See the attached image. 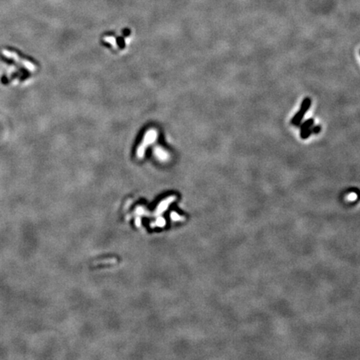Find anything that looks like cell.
<instances>
[{
  "instance_id": "cell-6",
  "label": "cell",
  "mask_w": 360,
  "mask_h": 360,
  "mask_svg": "<svg viewBox=\"0 0 360 360\" xmlns=\"http://www.w3.org/2000/svg\"><path fill=\"white\" fill-rule=\"evenodd\" d=\"M310 135H312L311 129L310 128L308 129L303 130V131H300V137L303 139H307L308 138L310 137Z\"/></svg>"
},
{
  "instance_id": "cell-4",
  "label": "cell",
  "mask_w": 360,
  "mask_h": 360,
  "mask_svg": "<svg viewBox=\"0 0 360 360\" xmlns=\"http://www.w3.org/2000/svg\"><path fill=\"white\" fill-rule=\"evenodd\" d=\"M311 104H312L311 98H308V97L305 98L303 100V102H302L299 111H300V112H302L303 114H305L308 110H309V108H310V107H311Z\"/></svg>"
},
{
  "instance_id": "cell-3",
  "label": "cell",
  "mask_w": 360,
  "mask_h": 360,
  "mask_svg": "<svg viewBox=\"0 0 360 360\" xmlns=\"http://www.w3.org/2000/svg\"><path fill=\"white\" fill-rule=\"evenodd\" d=\"M303 116H304V114H303L302 112L299 111V112H297L295 114V115L292 118L290 123H291V124H293V126L299 127L300 126V124L302 123V120L303 118Z\"/></svg>"
},
{
  "instance_id": "cell-7",
  "label": "cell",
  "mask_w": 360,
  "mask_h": 360,
  "mask_svg": "<svg viewBox=\"0 0 360 360\" xmlns=\"http://www.w3.org/2000/svg\"><path fill=\"white\" fill-rule=\"evenodd\" d=\"M310 129H311L312 134H318L322 130V126L321 125H314V124Z\"/></svg>"
},
{
  "instance_id": "cell-2",
  "label": "cell",
  "mask_w": 360,
  "mask_h": 360,
  "mask_svg": "<svg viewBox=\"0 0 360 360\" xmlns=\"http://www.w3.org/2000/svg\"><path fill=\"white\" fill-rule=\"evenodd\" d=\"M154 153L155 156L161 161H166L167 159H169V153L168 152H166L165 150L160 148V147H157L154 149Z\"/></svg>"
},
{
  "instance_id": "cell-5",
  "label": "cell",
  "mask_w": 360,
  "mask_h": 360,
  "mask_svg": "<svg viewBox=\"0 0 360 360\" xmlns=\"http://www.w3.org/2000/svg\"><path fill=\"white\" fill-rule=\"evenodd\" d=\"M314 124V118H308L306 121H304L303 123H302L299 128H300V131H303V130H306L309 129V128H311Z\"/></svg>"
},
{
  "instance_id": "cell-1",
  "label": "cell",
  "mask_w": 360,
  "mask_h": 360,
  "mask_svg": "<svg viewBox=\"0 0 360 360\" xmlns=\"http://www.w3.org/2000/svg\"><path fill=\"white\" fill-rule=\"evenodd\" d=\"M157 138H158V131L155 129L151 128L148 131H146L142 142L137 149L136 156L138 159H143L148 147L149 146L150 144L154 143Z\"/></svg>"
},
{
  "instance_id": "cell-8",
  "label": "cell",
  "mask_w": 360,
  "mask_h": 360,
  "mask_svg": "<svg viewBox=\"0 0 360 360\" xmlns=\"http://www.w3.org/2000/svg\"><path fill=\"white\" fill-rule=\"evenodd\" d=\"M356 198H357V196H356L355 194H351L348 196V200H349V201H354V200L356 199Z\"/></svg>"
}]
</instances>
